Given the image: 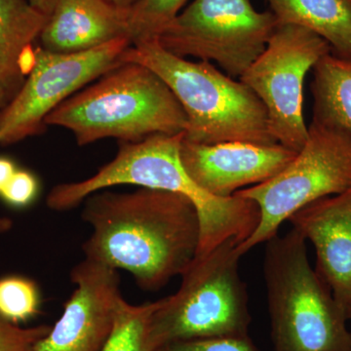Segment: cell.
<instances>
[{
    "mask_svg": "<svg viewBox=\"0 0 351 351\" xmlns=\"http://www.w3.org/2000/svg\"><path fill=\"white\" fill-rule=\"evenodd\" d=\"M38 284L22 276L0 277V315L13 323L27 322L40 313Z\"/></svg>",
    "mask_w": 351,
    "mask_h": 351,
    "instance_id": "19",
    "label": "cell"
},
{
    "mask_svg": "<svg viewBox=\"0 0 351 351\" xmlns=\"http://www.w3.org/2000/svg\"><path fill=\"white\" fill-rule=\"evenodd\" d=\"M18 168L12 159L0 156V193L5 188Z\"/></svg>",
    "mask_w": 351,
    "mask_h": 351,
    "instance_id": "24",
    "label": "cell"
},
{
    "mask_svg": "<svg viewBox=\"0 0 351 351\" xmlns=\"http://www.w3.org/2000/svg\"><path fill=\"white\" fill-rule=\"evenodd\" d=\"M331 52L315 32L278 23L265 51L239 77L265 106L276 142L292 151H301L308 137L304 119L306 76Z\"/></svg>",
    "mask_w": 351,
    "mask_h": 351,
    "instance_id": "9",
    "label": "cell"
},
{
    "mask_svg": "<svg viewBox=\"0 0 351 351\" xmlns=\"http://www.w3.org/2000/svg\"><path fill=\"white\" fill-rule=\"evenodd\" d=\"M122 61L144 64L170 88L186 115V142L278 144L260 99L244 83L221 73L210 62L196 63L176 56L157 38L134 41Z\"/></svg>",
    "mask_w": 351,
    "mask_h": 351,
    "instance_id": "3",
    "label": "cell"
},
{
    "mask_svg": "<svg viewBox=\"0 0 351 351\" xmlns=\"http://www.w3.org/2000/svg\"><path fill=\"white\" fill-rule=\"evenodd\" d=\"M188 0H140L132 8L134 41L158 38L159 34L181 12Z\"/></svg>",
    "mask_w": 351,
    "mask_h": 351,
    "instance_id": "20",
    "label": "cell"
},
{
    "mask_svg": "<svg viewBox=\"0 0 351 351\" xmlns=\"http://www.w3.org/2000/svg\"><path fill=\"white\" fill-rule=\"evenodd\" d=\"M29 2H31L32 6L36 7L40 12L49 17L53 9H54L56 0H29Z\"/></svg>",
    "mask_w": 351,
    "mask_h": 351,
    "instance_id": "25",
    "label": "cell"
},
{
    "mask_svg": "<svg viewBox=\"0 0 351 351\" xmlns=\"http://www.w3.org/2000/svg\"><path fill=\"white\" fill-rule=\"evenodd\" d=\"M157 304L158 301L135 306L121 298L112 331L101 351H149V319Z\"/></svg>",
    "mask_w": 351,
    "mask_h": 351,
    "instance_id": "18",
    "label": "cell"
},
{
    "mask_svg": "<svg viewBox=\"0 0 351 351\" xmlns=\"http://www.w3.org/2000/svg\"><path fill=\"white\" fill-rule=\"evenodd\" d=\"M154 351H258L249 336L173 341Z\"/></svg>",
    "mask_w": 351,
    "mask_h": 351,
    "instance_id": "21",
    "label": "cell"
},
{
    "mask_svg": "<svg viewBox=\"0 0 351 351\" xmlns=\"http://www.w3.org/2000/svg\"><path fill=\"white\" fill-rule=\"evenodd\" d=\"M313 121L351 137V60L328 53L313 68Z\"/></svg>",
    "mask_w": 351,
    "mask_h": 351,
    "instance_id": "17",
    "label": "cell"
},
{
    "mask_svg": "<svg viewBox=\"0 0 351 351\" xmlns=\"http://www.w3.org/2000/svg\"><path fill=\"white\" fill-rule=\"evenodd\" d=\"M120 38L133 39L132 9L106 0H56L38 39L44 50L71 54Z\"/></svg>",
    "mask_w": 351,
    "mask_h": 351,
    "instance_id": "14",
    "label": "cell"
},
{
    "mask_svg": "<svg viewBox=\"0 0 351 351\" xmlns=\"http://www.w3.org/2000/svg\"><path fill=\"white\" fill-rule=\"evenodd\" d=\"M75 290L34 351H101L114 324L121 294L117 269L84 258L71 272Z\"/></svg>",
    "mask_w": 351,
    "mask_h": 351,
    "instance_id": "11",
    "label": "cell"
},
{
    "mask_svg": "<svg viewBox=\"0 0 351 351\" xmlns=\"http://www.w3.org/2000/svg\"><path fill=\"white\" fill-rule=\"evenodd\" d=\"M8 103L9 99L6 92L4 91L3 88L0 87V117H1V113Z\"/></svg>",
    "mask_w": 351,
    "mask_h": 351,
    "instance_id": "27",
    "label": "cell"
},
{
    "mask_svg": "<svg viewBox=\"0 0 351 351\" xmlns=\"http://www.w3.org/2000/svg\"><path fill=\"white\" fill-rule=\"evenodd\" d=\"M288 221L316 252L315 270L337 302L351 308V189L314 201Z\"/></svg>",
    "mask_w": 351,
    "mask_h": 351,
    "instance_id": "13",
    "label": "cell"
},
{
    "mask_svg": "<svg viewBox=\"0 0 351 351\" xmlns=\"http://www.w3.org/2000/svg\"><path fill=\"white\" fill-rule=\"evenodd\" d=\"M237 245L226 240L196 257L182 274L179 290L159 300L149 319V351L186 339L248 336L249 297Z\"/></svg>",
    "mask_w": 351,
    "mask_h": 351,
    "instance_id": "6",
    "label": "cell"
},
{
    "mask_svg": "<svg viewBox=\"0 0 351 351\" xmlns=\"http://www.w3.org/2000/svg\"><path fill=\"white\" fill-rule=\"evenodd\" d=\"M184 133L157 134L138 143H120L119 152L84 181L54 186L46 204L54 211L75 208L97 191L120 184L160 189L186 196L197 209L200 243L196 257H202L226 240L240 244L253 234L260 223L255 201L237 195L216 197L191 180L181 160Z\"/></svg>",
    "mask_w": 351,
    "mask_h": 351,
    "instance_id": "2",
    "label": "cell"
},
{
    "mask_svg": "<svg viewBox=\"0 0 351 351\" xmlns=\"http://www.w3.org/2000/svg\"><path fill=\"white\" fill-rule=\"evenodd\" d=\"M11 226V221L6 218H0V232H6Z\"/></svg>",
    "mask_w": 351,
    "mask_h": 351,
    "instance_id": "28",
    "label": "cell"
},
{
    "mask_svg": "<svg viewBox=\"0 0 351 351\" xmlns=\"http://www.w3.org/2000/svg\"><path fill=\"white\" fill-rule=\"evenodd\" d=\"M50 329L48 325L22 328L0 315V351H34V346Z\"/></svg>",
    "mask_w": 351,
    "mask_h": 351,
    "instance_id": "22",
    "label": "cell"
},
{
    "mask_svg": "<svg viewBox=\"0 0 351 351\" xmlns=\"http://www.w3.org/2000/svg\"><path fill=\"white\" fill-rule=\"evenodd\" d=\"M83 202V221L92 228L82 245L85 258L127 270L143 290L182 276L197 255L199 215L186 196L141 188L97 191Z\"/></svg>",
    "mask_w": 351,
    "mask_h": 351,
    "instance_id": "1",
    "label": "cell"
},
{
    "mask_svg": "<svg viewBox=\"0 0 351 351\" xmlns=\"http://www.w3.org/2000/svg\"><path fill=\"white\" fill-rule=\"evenodd\" d=\"M350 189V136L311 121L306 144L280 173L237 191V195L255 201L261 211L258 228L237 245V251L245 255L278 234L284 221L302 208Z\"/></svg>",
    "mask_w": 351,
    "mask_h": 351,
    "instance_id": "7",
    "label": "cell"
},
{
    "mask_svg": "<svg viewBox=\"0 0 351 351\" xmlns=\"http://www.w3.org/2000/svg\"><path fill=\"white\" fill-rule=\"evenodd\" d=\"M38 191V178L29 171L17 169L0 193V198L9 206L22 209L36 200Z\"/></svg>",
    "mask_w": 351,
    "mask_h": 351,
    "instance_id": "23",
    "label": "cell"
},
{
    "mask_svg": "<svg viewBox=\"0 0 351 351\" xmlns=\"http://www.w3.org/2000/svg\"><path fill=\"white\" fill-rule=\"evenodd\" d=\"M348 320L351 321V308L350 309V311H348Z\"/></svg>",
    "mask_w": 351,
    "mask_h": 351,
    "instance_id": "29",
    "label": "cell"
},
{
    "mask_svg": "<svg viewBox=\"0 0 351 351\" xmlns=\"http://www.w3.org/2000/svg\"><path fill=\"white\" fill-rule=\"evenodd\" d=\"M263 274L276 351H351L346 309L311 267L292 228L265 242Z\"/></svg>",
    "mask_w": 351,
    "mask_h": 351,
    "instance_id": "5",
    "label": "cell"
},
{
    "mask_svg": "<svg viewBox=\"0 0 351 351\" xmlns=\"http://www.w3.org/2000/svg\"><path fill=\"white\" fill-rule=\"evenodd\" d=\"M47 19L29 0H0V87L9 101L27 78L21 59L38 40Z\"/></svg>",
    "mask_w": 351,
    "mask_h": 351,
    "instance_id": "15",
    "label": "cell"
},
{
    "mask_svg": "<svg viewBox=\"0 0 351 351\" xmlns=\"http://www.w3.org/2000/svg\"><path fill=\"white\" fill-rule=\"evenodd\" d=\"M277 25L271 11L258 12L251 0H195L157 38L176 56L216 62L239 80L265 51Z\"/></svg>",
    "mask_w": 351,
    "mask_h": 351,
    "instance_id": "8",
    "label": "cell"
},
{
    "mask_svg": "<svg viewBox=\"0 0 351 351\" xmlns=\"http://www.w3.org/2000/svg\"><path fill=\"white\" fill-rule=\"evenodd\" d=\"M181 104L156 73L137 63H124L91 86L55 108L46 126L68 129L78 145L117 138L138 143L157 135H176L186 128Z\"/></svg>",
    "mask_w": 351,
    "mask_h": 351,
    "instance_id": "4",
    "label": "cell"
},
{
    "mask_svg": "<svg viewBox=\"0 0 351 351\" xmlns=\"http://www.w3.org/2000/svg\"><path fill=\"white\" fill-rule=\"evenodd\" d=\"M279 24L306 27L324 38L332 54L351 60V0H267Z\"/></svg>",
    "mask_w": 351,
    "mask_h": 351,
    "instance_id": "16",
    "label": "cell"
},
{
    "mask_svg": "<svg viewBox=\"0 0 351 351\" xmlns=\"http://www.w3.org/2000/svg\"><path fill=\"white\" fill-rule=\"evenodd\" d=\"M108 3L120 7V8L132 9L140 0H106Z\"/></svg>",
    "mask_w": 351,
    "mask_h": 351,
    "instance_id": "26",
    "label": "cell"
},
{
    "mask_svg": "<svg viewBox=\"0 0 351 351\" xmlns=\"http://www.w3.org/2000/svg\"><path fill=\"white\" fill-rule=\"evenodd\" d=\"M297 154L280 144L201 145L184 138L180 149L182 165L191 180L209 195L221 198L230 197L245 186L269 181Z\"/></svg>",
    "mask_w": 351,
    "mask_h": 351,
    "instance_id": "12",
    "label": "cell"
},
{
    "mask_svg": "<svg viewBox=\"0 0 351 351\" xmlns=\"http://www.w3.org/2000/svg\"><path fill=\"white\" fill-rule=\"evenodd\" d=\"M132 44L120 38L84 52L53 53L36 48V64L0 117V145L15 144L43 133L45 119L75 92L124 64Z\"/></svg>",
    "mask_w": 351,
    "mask_h": 351,
    "instance_id": "10",
    "label": "cell"
}]
</instances>
